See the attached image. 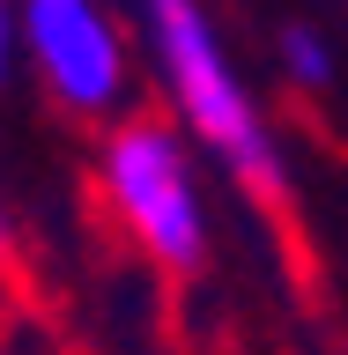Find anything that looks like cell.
<instances>
[{
    "instance_id": "1",
    "label": "cell",
    "mask_w": 348,
    "mask_h": 355,
    "mask_svg": "<svg viewBox=\"0 0 348 355\" xmlns=\"http://www.w3.org/2000/svg\"><path fill=\"white\" fill-rule=\"evenodd\" d=\"M141 15H149V44H156V60H163V82H171L185 126H193L252 193L282 200L289 193L282 148H274L260 104L245 96V82H238V67H230V52H222L208 8H200V0H141Z\"/></svg>"
},
{
    "instance_id": "2",
    "label": "cell",
    "mask_w": 348,
    "mask_h": 355,
    "mask_svg": "<svg viewBox=\"0 0 348 355\" xmlns=\"http://www.w3.org/2000/svg\"><path fill=\"white\" fill-rule=\"evenodd\" d=\"M104 193L126 215V230L149 244V259H163L171 274H193L208 259V207H200L185 141L156 119H133L104 141Z\"/></svg>"
},
{
    "instance_id": "3",
    "label": "cell",
    "mask_w": 348,
    "mask_h": 355,
    "mask_svg": "<svg viewBox=\"0 0 348 355\" xmlns=\"http://www.w3.org/2000/svg\"><path fill=\"white\" fill-rule=\"evenodd\" d=\"M15 37L67 111H111L126 89V44L97 0H22Z\"/></svg>"
},
{
    "instance_id": "4",
    "label": "cell",
    "mask_w": 348,
    "mask_h": 355,
    "mask_svg": "<svg viewBox=\"0 0 348 355\" xmlns=\"http://www.w3.org/2000/svg\"><path fill=\"white\" fill-rule=\"evenodd\" d=\"M282 67H289V82L297 89H326L333 82V52H326V37L319 30H282Z\"/></svg>"
},
{
    "instance_id": "5",
    "label": "cell",
    "mask_w": 348,
    "mask_h": 355,
    "mask_svg": "<svg viewBox=\"0 0 348 355\" xmlns=\"http://www.w3.org/2000/svg\"><path fill=\"white\" fill-rule=\"evenodd\" d=\"M15 8H8V0H0V82H8V67H15Z\"/></svg>"
},
{
    "instance_id": "6",
    "label": "cell",
    "mask_w": 348,
    "mask_h": 355,
    "mask_svg": "<svg viewBox=\"0 0 348 355\" xmlns=\"http://www.w3.org/2000/svg\"><path fill=\"white\" fill-rule=\"evenodd\" d=\"M0 237H8V215H0Z\"/></svg>"
}]
</instances>
